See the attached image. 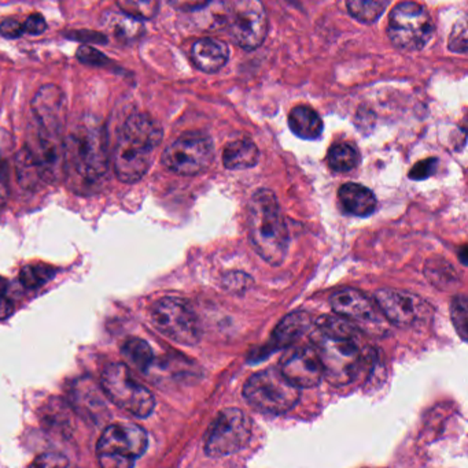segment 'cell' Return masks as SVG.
Returning <instances> with one entry per match:
<instances>
[{"label": "cell", "instance_id": "6da1fadb", "mask_svg": "<svg viewBox=\"0 0 468 468\" xmlns=\"http://www.w3.org/2000/svg\"><path fill=\"white\" fill-rule=\"evenodd\" d=\"M312 327V346L322 362L324 378L337 386L356 381L370 360L359 327L340 316H324Z\"/></svg>", "mask_w": 468, "mask_h": 468}, {"label": "cell", "instance_id": "7a4b0ae2", "mask_svg": "<svg viewBox=\"0 0 468 468\" xmlns=\"http://www.w3.org/2000/svg\"><path fill=\"white\" fill-rule=\"evenodd\" d=\"M163 136L160 123L150 115L138 112L126 118L113 153L115 173L120 181L132 184L146 176Z\"/></svg>", "mask_w": 468, "mask_h": 468}, {"label": "cell", "instance_id": "3957f363", "mask_svg": "<svg viewBox=\"0 0 468 468\" xmlns=\"http://www.w3.org/2000/svg\"><path fill=\"white\" fill-rule=\"evenodd\" d=\"M247 230L250 243L270 265L279 266L286 259L290 236L278 199L270 190H258L247 206Z\"/></svg>", "mask_w": 468, "mask_h": 468}, {"label": "cell", "instance_id": "277c9868", "mask_svg": "<svg viewBox=\"0 0 468 468\" xmlns=\"http://www.w3.org/2000/svg\"><path fill=\"white\" fill-rule=\"evenodd\" d=\"M66 174L80 184L99 181L109 169V153L104 126L94 120L77 125L65 140Z\"/></svg>", "mask_w": 468, "mask_h": 468}, {"label": "cell", "instance_id": "5b68a950", "mask_svg": "<svg viewBox=\"0 0 468 468\" xmlns=\"http://www.w3.org/2000/svg\"><path fill=\"white\" fill-rule=\"evenodd\" d=\"M244 397L254 410L270 415L289 413L300 402V389L290 384L279 368L253 374L244 386Z\"/></svg>", "mask_w": 468, "mask_h": 468}, {"label": "cell", "instance_id": "8992f818", "mask_svg": "<svg viewBox=\"0 0 468 468\" xmlns=\"http://www.w3.org/2000/svg\"><path fill=\"white\" fill-rule=\"evenodd\" d=\"M149 437L138 424H110L96 444L101 468H134L135 460L146 452Z\"/></svg>", "mask_w": 468, "mask_h": 468}, {"label": "cell", "instance_id": "52a82bcc", "mask_svg": "<svg viewBox=\"0 0 468 468\" xmlns=\"http://www.w3.org/2000/svg\"><path fill=\"white\" fill-rule=\"evenodd\" d=\"M105 395L121 410L138 418H147L154 411L155 400L152 392L139 384L123 363L106 366L101 376Z\"/></svg>", "mask_w": 468, "mask_h": 468}, {"label": "cell", "instance_id": "ba28073f", "mask_svg": "<svg viewBox=\"0 0 468 468\" xmlns=\"http://www.w3.org/2000/svg\"><path fill=\"white\" fill-rule=\"evenodd\" d=\"M387 34L400 50L419 51L432 40L434 23L423 6L408 0L398 4L390 13Z\"/></svg>", "mask_w": 468, "mask_h": 468}, {"label": "cell", "instance_id": "9c48e42d", "mask_svg": "<svg viewBox=\"0 0 468 468\" xmlns=\"http://www.w3.org/2000/svg\"><path fill=\"white\" fill-rule=\"evenodd\" d=\"M152 322L161 335L182 346H195L201 340L198 316L187 300L164 297L152 308Z\"/></svg>", "mask_w": 468, "mask_h": 468}, {"label": "cell", "instance_id": "30bf717a", "mask_svg": "<svg viewBox=\"0 0 468 468\" xmlns=\"http://www.w3.org/2000/svg\"><path fill=\"white\" fill-rule=\"evenodd\" d=\"M231 40L244 50H255L268 34V15L261 0H233L224 9Z\"/></svg>", "mask_w": 468, "mask_h": 468}, {"label": "cell", "instance_id": "8fae6325", "mask_svg": "<svg viewBox=\"0 0 468 468\" xmlns=\"http://www.w3.org/2000/svg\"><path fill=\"white\" fill-rule=\"evenodd\" d=\"M214 151L211 137L190 132L174 140L163 153V163L179 176H198L211 168Z\"/></svg>", "mask_w": 468, "mask_h": 468}, {"label": "cell", "instance_id": "7c38bea8", "mask_svg": "<svg viewBox=\"0 0 468 468\" xmlns=\"http://www.w3.org/2000/svg\"><path fill=\"white\" fill-rule=\"evenodd\" d=\"M252 437V421L239 408H225L217 414L205 434V452L211 457H224L242 451Z\"/></svg>", "mask_w": 468, "mask_h": 468}, {"label": "cell", "instance_id": "4fadbf2b", "mask_svg": "<svg viewBox=\"0 0 468 468\" xmlns=\"http://www.w3.org/2000/svg\"><path fill=\"white\" fill-rule=\"evenodd\" d=\"M375 303L383 318L397 327H413L430 312L421 297L404 290L381 289L376 292Z\"/></svg>", "mask_w": 468, "mask_h": 468}, {"label": "cell", "instance_id": "5bb4252c", "mask_svg": "<svg viewBox=\"0 0 468 468\" xmlns=\"http://www.w3.org/2000/svg\"><path fill=\"white\" fill-rule=\"evenodd\" d=\"M279 371L298 389H311L324 378L322 362L314 346H295L282 356Z\"/></svg>", "mask_w": 468, "mask_h": 468}, {"label": "cell", "instance_id": "9a60e30c", "mask_svg": "<svg viewBox=\"0 0 468 468\" xmlns=\"http://www.w3.org/2000/svg\"><path fill=\"white\" fill-rule=\"evenodd\" d=\"M32 112L40 131L55 136L64 134L68 103L61 88L54 84L43 85L32 101Z\"/></svg>", "mask_w": 468, "mask_h": 468}, {"label": "cell", "instance_id": "2e32d148", "mask_svg": "<svg viewBox=\"0 0 468 468\" xmlns=\"http://www.w3.org/2000/svg\"><path fill=\"white\" fill-rule=\"evenodd\" d=\"M331 308L343 318L362 327H381L383 316L375 301L354 289H343L331 296Z\"/></svg>", "mask_w": 468, "mask_h": 468}, {"label": "cell", "instance_id": "e0dca14e", "mask_svg": "<svg viewBox=\"0 0 468 468\" xmlns=\"http://www.w3.org/2000/svg\"><path fill=\"white\" fill-rule=\"evenodd\" d=\"M26 147L39 166L43 181L58 182L64 179L66 174L64 136H55L37 128L36 136Z\"/></svg>", "mask_w": 468, "mask_h": 468}, {"label": "cell", "instance_id": "ac0fdd59", "mask_svg": "<svg viewBox=\"0 0 468 468\" xmlns=\"http://www.w3.org/2000/svg\"><path fill=\"white\" fill-rule=\"evenodd\" d=\"M191 58L196 69L205 73H216L227 64L230 48L222 40L204 37L196 40L191 48Z\"/></svg>", "mask_w": 468, "mask_h": 468}, {"label": "cell", "instance_id": "d6986e66", "mask_svg": "<svg viewBox=\"0 0 468 468\" xmlns=\"http://www.w3.org/2000/svg\"><path fill=\"white\" fill-rule=\"evenodd\" d=\"M312 327H314V319H312L311 314L305 311L293 312L286 318L282 319L281 324L274 330L268 348L271 352L289 348L308 330H311Z\"/></svg>", "mask_w": 468, "mask_h": 468}, {"label": "cell", "instance_id": "ffe728a7", "mask_svg": "<svg viewBox=\"0 0 468 468\" xmlns=\"http://www.w3.org/2000/svg\"><path fill=\"white\" fill-rule=\"evenodd\" d=\"M338 196H340L344 209L349 214L356 215V217H370L378 206L373 190H368L364 185L354 184V182L343 185Z\"/></svg>", "mask_w": 468, "mask_h": 468}, {"label": "cell", "instance_id": "44dd1931", "mask_svg": "<svg viewBox=\"0 0 468 468\" xmlns=\"http://www.w3.org/2000/svg\"><path fill=\"white\" fill-rule=\"evenodd\" d=\"M260 161V151L252 140L241 139L225 145L223 163L230 171L254 168Z\"/></svg>", "mask_w": 468, "mask_h": 468}, {"label": "cell", "instance_id": "7402d4cb", "mask_svg": "<svg viewBox=\"0 0 468 468\" xmlns=\"http://www.w3.org/2000/svg\"><path fill=\"white\" fill-rule=\"evenodd\" d=\"M289 125L295 136L304 140H316L323 133L320 115L309 106H297L290 112Z\"/></svg>", "mask_w": 468, "mask_h": 468}, {"label": "cell", "instance_id": "603a6c76", "mask_svg": "<svg viewBox=\"0 0 468 468\" xmlns=\"http://www.w3.org/2000/svg\"><path fill=\"white\" fill-rule=\"evenodd\" d=\"M15 173H17L18 184L25 190H35L43 181L39 166L35 161L34 155L28 147L21 148L15 155Z\"/></svg>", "mask_w": 468, "mask_h": 468}, {"label": "cell", "instance_id": "cb8c5ba5", "mask_svg": "<svg viewBox=\"0 0 468 468\" xmlns=\"http://www.w3.org/2000/svg\"><path fill=\"white\" fill-rule=\"evenodd\" d=\"M360 156L356 148L346 142H338L330 148L327 163L337 173H348L359 165Z\"/></svg>", "mask_w": 468, "mask_h": 468}, {"label": "cell", "instance_id": "d4e9b609", "mask_svg": "<svg viewBox=\"0 0 468 468\" xmlns=\"http://www.w3.org/2000/svg\"><path fill=\"white\" fill-rule=\"evenodd\" d=\"M390 0H346V7L354 20L373 24L389 6Z\"/></svg>", "mask_w": 468, "mask_h": 468}, {"label": "cell", "instance_id": "484cf974", "mask_svg": "<svg viewBox=\"0 0 468 468\" xmlns=\"http://www.w3.org/2000/svg\"><path fill=\"white\" fill-rule=\"evenodd\" d=\"M15 140L12 134L5 129H0V209L9 199V165L10 156L13 155Z\"/></svg>", "mask_w": 468, "mask_h": 468}, {"label": "cell", "instance_id": "4316f807", "mask_svg": "<svg viewBox=\"0 0 468 468\" xmlns=\"http://www.w3.org/2000/svg\"><path fill=\"white\" fill-rule=\"evenodd\" d=\"M123 354L138 370L147 371L154 360L152 346L142 338H129L123 346Z\"/></svg>", "mask_w": 468, "mask_h": 468}, {"label": "cell", "instance_id": "83f0119b", "mask_svg": "<svg viewBox=\"0 0 468 468\" xmlns=\"http://www.w3.org/2000/svg\"><path fill=\"white\" fill-rule=\"evenodd\" d=\"M124 15L139 21L153 20L160 10V0H117Z\"/></svg>", "mask_w": 468, "mask_h": 468}, {"label": "cell", "instance_id": "f1b7e54d", "mask_svg": "<svg viewBox=\"0 0 468 468\" xmlns=\"http://www.w3.org/2000/svg\"><path fill=\"white\" fill-rule=\"evenodd\" d=\"M106 25L115 32L120 39H136L142 34V21L129 17L126 15H109Z\"/></svg>", "mask_w": 468, "mask_h": 468}, {"label": "cell", "instance_id": "f546056e", "mask_svg": "<svg viewBox=\"0 0 468 468\" xmlns=\"http://www.w3.org/2000/svg\"><path fill=\"white\" fill-rule=\"evenodd\" d=\"M55 271L48 266L29 265L23 268L20 273V281L28 289H36L48 281Z\"/></svg>", "mask_w": 468, "mask_h": 468}, {"label": "cell", "instance_id": "4dcf8cb0", "mask_svg": "<svg viewBox=\"0 0 468 468\" xmlns=\"http://www.w3.org/2000/svg\"><path fill=\"white\" fill-rule=\"evenodd\" d=\"M452 321L463 341L467 338V298L464 295L457 296L452 304Z\"/></svg>", "mask_w": 468, "mask_h": 468}, {"label": "cell", "instance_id": "1f68e13d", "mask_svg": "<svg viewBox=\"0 0 468 468\" xmlns=\"http://www.w3.org/2000/svg\"><path fill=\"white\" fill-rule=\"evenodd\" d=\"M69 462L64 454L56 452H45L39 454L34 462L29 464V468H68Z\"/></svg>", "mask_w": 468, "mask_h": 468}, {"label": "cell", "instance_id": "d6a6232c", "mask_svg": "<svg viewBox=\"0 0 468 468\" xmlns=\"http://www.w3.org/2000/svg\"><path fill=\"white\" fill-rule=\"evenodd\" d=\"M76 56L80 62L90 64V66H107L110 63V59L104 53L91 45H82L77 50Z\"/></svg>", "mask_w": 468, "mask_h": 468}, {"label": "cell", "instance_id": "836d02e7", "mask_svg": "<svg viewBox=\"0 0 468 468\" xmlns=\"http://www.w3.org/2000/svg\"><path fill=\"white\" fill-rule=\"evenodd\" d=\"M449 48L452 51H457V53H467V26H465V21H460L454 25L451 40H449Z\"/></svg>", "mask_w": 468, "mask_h": 468}, {"label": "cell", "instance_id": "e575fe53", "mask_svg": "<svg viewBox=\"0 0 468 468\" xmlns=\"http://www.w3.org/2000/svg\"><path fill=\"white\" fill-rule=\"evenodd\" d=\"M438 161L435 158H429V160L421 161L416 163L410 171V179L421 181V180L429 179L434 174L435 169H437Z\"/></svg>", "mask_w": 468, "mask_h": 468}, {"label": "cell", "instance_id": "d590c367", "mask_svg": "<svg viewBox=\"0 0 468 468\" xmlns=\"http://www.w3.org/2000/svg\"><path fill=\"white\" fill-rule=\"evenodd\" d=\"M24 34H25V29H24V24H21L20 21L9 18V20L2 21V24H0V34L6 39H18Z\"/></svg>", "mask_w": 468, "mask_h": 468}, {"label": "cell", "instance_id": "8d00e7d4", "mask_svg": "<svg viewBox=\"0 0 468 468\" xmlns=\"http://www.w3.org/2000/svg\"><path fill=\"white\" fill-rule=\"evenodd\" d=\"M168 4L180 12H196L205 9L211 4V0H168Z\"/></svg>", "mask_w": 468, "mask_h": 468}, {"label": "cell", "instance_id": "74e56055", "mask_svg": "<svg viewBox=\"0 0 468 468\" xmlns=\"http://www.w3.org/2000/svg\"><path fill=\"white\" fill-rule=\"evenodd\" d=\"M24 29H25V34H42L47 29V24H45L42 15L35 13V15L26 18L25 23H24Z\"/></svg>", "mask_w": 468, "mask_h": 468}, {"label": "cell", "instance_id": "f35d334b", "mask_svg": "<svg viewBox=\"0 0 468 468\" xmlns=\"http://www.w3.org/2000/svg\"><path fill=\"white\" fill-rule=\"evenodd\" d=\"M69 37H71V39L76 40L85 39V42L90 40V43H102V44H106L107 42V39L104 36V34H96V32H90V34L85 31L75 32L74 34H69Z\"/></svg>", "mask_w": 468, "mask_h": 468}, {"label": "cell", "instance_id": "ab89813d", "mask_svg": "<svg viewBox=\"0 0 468 468\" xmlns=\"http://www.w3.org/2000/svg\"><path fill=\"white\" fill-rule=\"evenodd\" d=\"M13 304L7 298H0V319H6L12 316Z\"/></svg>", "mask_w": 468, "mask_h": 468}, {"label": "cell", "instance_id": "60d3db41", "mask_svg": "<svg viewBox=\"0 0 468 468\" xmlns=\"http://www.w3.org/2000/svg\"><path fill=\"white\" fill-rule=\"evenodd\" d=\"M7 288H9V284H7L6 279H5L4 277H0V298L5 297Z\"/></svg>", "mask_w": 468, "mask_h": 468}]
</instances>
